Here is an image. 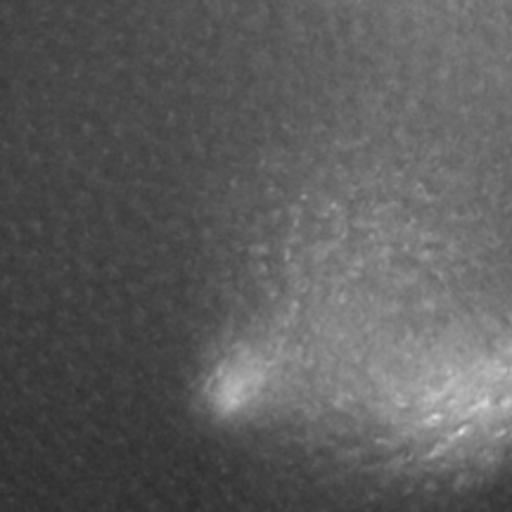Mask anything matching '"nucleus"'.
I'll return each mask as SVG.
<instances>
[]
</instances>
